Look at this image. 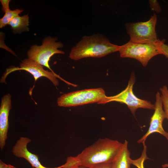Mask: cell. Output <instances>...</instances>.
<instances>
[{
    "label": "cell",
    "mask_w": 168,
    "mask_h": 168,
    "mask_svg": "<svg viewBox=\"0 0 168 168\" xmlns=\"http://www.w3.org/2000/svg\"><path fill=\"white\" fill-rule=\"evenodd\" d=\"M31 140L26 137H21L13 147L12 152L16 156L26 160L34 168H61V166L54 168L46 167L41 163L37 155L32 153L27 148V144Z\"/></svg>",
    "instance_id": "obj_10"
},
{
    "label": "cell",
    "mask_w": 168,
    "mask_h": 168,
    "mask_svg": "<svg viewBox=\"0 0 168 168\" xmlns=\"http://www.w3.org/2000/svg\"><path fill=\"white\" fill-rule=\"evenodd\" d=\"M154 113L151 118L150 126L147 133L137 141L138 143L145 141L148 137L154 133H157L162 135L168 140V133L164 130L162 126L164 120L166 119L163 109L162 101L159 92L156 95V102Z\"/></svg>",
    "instance_id": "obj_9"
},
{
    "label": "cell",
    "mask_w": 168,
    "mask_h": 168,
    "mask_svg": "<svg viewBox=\"0 0 168 168\" xmlns=\"http://www.w3.org/2000/svg\"><path fill=\"white\" fill-rule=\"evenodd\" d=\"M163 43L160 46L161 54L165 56L168 59V45Z\"/></svg>",
    "instance_id": "obj_19"
},
{
    "label": "cell",
    "mask_w": 168,
    "mask_h": 168,
    "mask_svg": "<svg viewBox=\"0 0 168 168\" xmlns=\"http://www.w3.org/2000/svg\"><path fill=\"white\" fill-rule=\"evenodd\" d=\"M29 16L28 14L20 16H18L12 19L9 23L14 34H20L29 31Z\"/></svg>",
    "instance_id": "obj_13"
},
{
    "label": "cell",
    "mask_w": 168,
    "mask_h": 168,
    "mask_svg": "<svg viewBox=\"0 0 168 168\" xmlns=\"http://www.w3.org/2000/svg\"><path fill=\"white\" fill-rule=\"evenodd\" d=\"M23 10L16 9L11 10L10 9L5 13L3 16L0 19V28H2L7 25L14 18L19 16Z\"/></svg>",
    "instance_id": "obj_14"
},
{
    "label": "cell",
    "mask_w": 168,
    "mask_h": 168,
    "mask_svg": "<svg viewBox=\"0 0 168 168\" xmlns=\"http://www.w3.org/2000/svg\"><path fill=\"white\" fill-rule=\"evenodd\" d=\"M72 168H80L79 167H73Z\"/></svg>",
    "instance_id": "obj_23"
},
{
    "label": "cell",
    "mask_w": 168,
    "mask_h": 168,
    "mask_svg": "<svg viewBox=\"0 0 168 168\" xmlns=\"http://www.w3.org/2000/svg\"><path fill=\"white\" fill-rule=\"evenodd\" d=\"M160 90L164 110L168 120V88L166 86H164L160 88Z\"/></svg>",
    "instance_id": "obj_16"
},
{
    "label": "cell",
    "mask_w": 168,
    "mask_h": 168,
    "mask_svg": "<svg viewBox=\"0 0 168 168\" xmlns=\"http://www.w3.org/2000/svg\"><path fill=\"white\" fill-rule=\"evenodd\" d=\"M0 168H16L9 164H6L0 160Z\"/></svg>",
    "instance_id": "obj_21"
},
{
    "label": "cell",
    "mask_w": 168,
    "mask_h": 168,
    "mask_svg": "<svg viewBox=\"0 0 168 168\" xmlns=\"http://www.w3.org/2000/svg\"><path fill=\"white\" fill-rule=\"evenodd\" d=\"M165 40L155 44L138 43L130 41L119 46L118 51L122 58L135 59L140 62L143 67H146L153 57L161 54L160 46Z\"/></svg>",
    "instance_id": "obj_4"
},
{
    "label": "cell",
    "mask_w": 168,
    "mask_h": 168,
    "mask_svg": "<svg viewBox=\"0 0 168 168\" xmlns=\"http://www.w3.org/2000/svg\"><path fill=\"white\" fill-rule=\"evenodd\" d=\"M128 143V142L125 140L119 153L111 163L112 168H130L131 158Z\"/></svg>",
    "instance_id": "obj_12"
},
{
    "label": "cell",
    "mask_w": 168,
    "mask_h": 168,
    "mask_svg": "<svg viewBox=\"0 0 168 168\" xmlns=\"http://www.w3.org/2000/svg\"><path fill=\"white\" fill-rule=\"evenodd\" d=\"M89 168H112V163H102L95 164Z\"/></svg>",
    "instance_id": "obj_18"
},
{
    "label": "cell",
    "mask_w": 168,
    "mask_h": 168,
    "mask_svg": "<svg viewBox=\"0 0 168 168\" xmlns=\"http://www.w3.org/2000/svg\"><path fill=\"white\" fill-rule=\"evenodd\" d=\"M17 70H23L29 72L33 75L35 82L40 77H44L50 81L55 86H57L59 85L58 80L57 79V77H58L68 85L74 86L75 85L63 80L54 72H49L45 70L43 66L28 58L25 59L22 61L19 64V67L13 68L7 70L5 75L2 77L1 81L3 82H5L6 76L9 73Z\"/></svg>",
    "instance_id": "obj_8"
},
{
    "label": "cell",
    "mask_w": 168,
    "mask_h": 168,
    "mask_svg": "<svg viewBox=\"0 0 168 168\" xmlns=\"http://www.w3.org/2000/svg\"><path fill=\"white\" fill-rule=\"evenodd\" d=\"M157 16L154 13L147 21L125 24L129 41L134 43L155 44L161 40L158 39L155 30Z\"/></svg>",
    "instance_id": "obj_5"
},
{
    "label": "cell",
    "mask_w": 168,
    "mask_h": 168,
    "mask_svg": "<svg viewBox=\"0 0 168 168\" xmlns=\"http://www.w3.org/2000/svg\"><path fill=\"white\" fill-rule=\"evenodd\" d=\"M123 143L107 138L100 139L75 156L67 157L61 168H89L100 163H112L119 153Z\"/></svg>",
    "instance_id": "obj_1"
},
{
    "label": "cell",
    "mask_w": 168,
    "mask_h": 168,
    "mask_svg": "<svg viewBox=\"0 0 168 168\" xmlns=\"http://www.w3.org/2000/svg\"><path fill=\"white\" fill-rule=\"evenodd\" d=\"M0 1L2 6V10L5 13L7 10L10 9L9 4L11 0H1Z\"/></svg>",
    "instance_id": "obj_20"
},
{
    "label": "cell",
    "mask_w": 168,
    "mask_h": 168,
    "mask_svg": "<svg viewBox=\"0 0 168 168\" xmlns=\"http://www.w3.org/2000/svg\"><path fill=\"white\" fill-rule=\"evenodd\" d=\"M119 46L110 43L101 34L85 36L72 48L69 57L74 60L86 58H101L118 51Z\"/></svg>",
    "instance_id": "obj_2"
},
{
    "label": "cell",
    "mask_w": 168,
    "mask_h": 168,
    "mask_svg": "<svg viewBox=\"0 0 168 168\" xmlns=\"http://www.w3.org/2000/svg\"><path fill=\"white\" fill-rule=\"evenodd\" d=\"M107 96L101 88L84 89L64 94L57 100L60 107H70L97 103L105 104Z\"/></svg>",
    "instance_id": "obj_3"
},
{
    "label": "cell",
    "mask_w": 168,
    "mask_h": 168,
    "mask_svg": "<svg viewBox=\"0 0 168 168\" xmlns=\"http://www.w3.org/2000/svg\"><path fill=\"white\" fill-rule=\"evenodd\" d=\"M150 7L152 10L159 13L161 11V9L157 1L155 0H150L149 1Z\"/></svg>",
    "instance_id": "obj_17"
},
{
    "label": "cell",
    "mask_w": 168,
    "mask_h": 168,
    "mask_svg": "<svg viewBox=\"0 0 168 168\" xmlns=\"http://www.w3.org/2000/svg\"><path fill=\"white\" fill-rule=\"evenodd\" d=\"M162 168H168V163L162 165Z\"/></svg>",
    "instance_id": "obj_22"
},
{
    "label": "cell",
    "mask_w": 168,
    "mask_h": 168,
    "mask_svg": "<svg viewBox=\"0 0 168 168\" xmlns=\"http://www.w3.org/2000/svg\"><path fill=\"white\" fill-rule=\"evenodd\" d=\"M135 80V75L132 73L126 88L115 96H107L105 104L112 101L124 104L127 105L134 116H135L136 111L138 108L154 110L155 104H153L147 100L138 98L133 93V89Z\"/></svg>",
    "instance_id": "obj_7"
},
{
    "label": "cell",
    "mask_w": 168,
    "mask_h": 168,
    "mask_svg": "<svg viewBox=\"0 0 168 168\" xmlns=\"http://www.w3.org/2000/svg\"><path fill=\"white\" fill-rule=\"evenodd\" d=\"M57 40L56 38L48 36L43 39L41 45L31 46L27 52L28 58L53 72L49 65L50 58L56 54H65L63 51L58 49L63 48V45L61 42H57Z\"/></svg>",
    "instance_id": "obj_6"
},
{
    "label": "cell",
    "mask_w": 168,
    "mask_h": 168,
    "mask_svg": "<svg viewBox=\"0 0 168 168\" xmlns=\"http://www.w3.org/2000/svg\"><path fill=\"white\" fill-rule=\"evenodd\" d=\"M142 143L143 149L140 157L135 160H133L131 159L130 161L131 164L137 168H144V161L146 160L149 159L147 155V147L145 144V141L143 142Z\"/></svg>",
    "instance_id": "obj_15"
},
{
    "label": "cell",
    "mask_w": 168,
    "mask_h": 168,
    "mask_svg": "<svg viewBox=\"0 0 168 168\" xmlns=\"http://www.w3.org/2000/svg\"><path fill=\"white\" fill-rule=\"evenodd\" d=\"M11 96L7 94L1 98L0 107V148L2 151L6 144L9 127L8 117L11 108Z\"/></svg>",
    "instance_id": "obj_11"
}]
</instances>
